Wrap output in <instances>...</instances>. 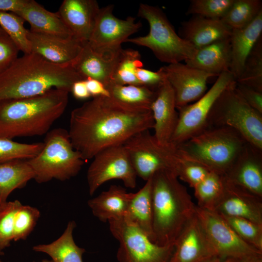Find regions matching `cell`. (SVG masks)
Segmentation results:
<instances>
[{
  "mask_svg": "<svg viewBox=\"0 0 262 262\" xmlns=\"http://www.w3.org/2000/svg\"><path fill=\"white\" fill-rule=\"evenodd\" d=\"M19 49L6 34L0 35V74L18 57Z\"/></svg>",
  "mask_w": 262,
  "mask_h": 262,
  "instance_id": "43",
  "label": "cell"
},
{
  "mask_svg": "<svg viewBox=\"0 0 262 262\" xmlns=\"http://www.w3.org/2000/svg\"><path fill=\"white\" fill-rule=\"evenodd\" d=\"M106 88L110 96L116 100L130 106L150 110L157 94V91L141 85H121L111 82Z\"/></svg>",
  "mask_w": 262,
  "mask_h": 262,
  "instance_id": "31",
  "label": "cell"
},
{
  "mask_svg": "<svg viewBox=\"0 0 262 262\" xmlns=\"http://www.w3.org/2000/svg\"><path fill=\"white\" fill-rule=\"evenodd\" d=\"M236 87L246 103L262 114V92L236 82Z\"/></svg>",
  "mask_w": 262,
  "mask_h": 262,
  "instance_id": "45",
  "label": "cell"
},
{
  "mask_svg": "<svg viewBox=\"0 0 262 262\" xmlns=\"http://www.w3.org/2000/svg\"><path fill=\"white\" fill-rule=\"evenodd\" d=\"M16 15L29 23L32 32L66 38L74 37L57 12L47 10L34 0H27Z\"/></svg>",
  "mask_w": 262,
  "mask_h": 262,
  "instance_id": "25",
  "label": "cell"
},
{
  "mask_svg": "<svg viewBox=\"0 0 262 262\" xmlns=\"http://www.w3.org/2000/svg\"><path fill=\"white\" fill-rule=\"evenodd\" d=\"M197 206L212 210L223 189V176L210 172L194 188Z\"/></svg>",
  "mask_w": 262,
  "mask_h": 262,
  "instance_id": "35",
  "label": "cell"
},
{
  "mask_svg": "<svg viewBox=\"0 0 262 262\" xmlns=\"http://www.w3.org/2000/svg\"><path fill=\"white\" fill-rule=\"evenodd\" d=\"M42 262H53L52 261H49L48 260H44Z\"/></svg>",
  "mask_w": 262,
  "mask_h": 262,
  "instance_id": "52",
  "label": "cell"
},
{
  "mask_svg": "<svg viewBox=\"0 0 262 262\" xmlns=\"http://www.w3.org/2000/svg\"><path fill=\"white\" fill-rule=\"evenodd\" d=\"M174 246L169 262H203L217 256L196 215L181 230Z\"/></svg>",
  "mask_w": 262,
  "mask_h": 262,
  "instance_id": "17",
  "label": "cell"
},
{
  "mask_svg": "<svg viewBox=\"0 0 262 262\" xmlns=\"http://www.w3.org/2000/svg\"><path fill=\"white\" fill-rule=\"evenodd\" d=\"M161 68L174 90L177 110L201 98L206 92L208 79L214 76L181 62Z\"/></svg>",
  "mask_w": 262,
  "mask_h": 262,
  "instance_id": "15",
  "label": "cell"
},
{
  "mask_svg": "<svg viewBox=\"0 0 262 262\" xmlns=\"http://www.w3.org/2000/svg\"><path fill=\"white\" fill-rule=\"evenodd\" d=\"M210 172L202 165L188 160L183 155V159L177 169V174L179 179L186 182L194 188Z\"/></svg>",
  "mask_w": 262,
  "mask_h": 262,
  "instance_id": "42",
  "label": "cell"
},
{
  "mask_svg": "<svg viewBox=\"0 0 262 262\" xmlns=\"http://www.w3.org/2000/svg\"><path fill=\"white\" fill-rule=\"evenodd\" d=\"M137 15L149 24L148 33L126 42L148 48L160 61L168 64L191 59L196 49L176 32L165 13L157 6L139 5Z\"/></svg>",
  "mask_w": 262,
  "mask_h": 262,
  "instance_id": "7",
  "label": "cell"
},
{
  "mask_svg": "<svg viewBox=\"0 0 262 262\" xmlns=\"http://www.w3.org/2000/svg\"><path fill=\"white\" fill-rule=\"evenodd\" d=\"M113 236L119 243V262H169L174 245L160 246L124 217L108 222Z\"/></svg>",
  "mask_w": 262,
  "mask_h": 262,
  "instance_id": "10",
  "label": "cell"
},
{
  "mask_svg": "<svg viewBox=\"0 0 262 262\" xmlns=\"http://www.w3.org/2000/svg\"><path fill=\"white\" fill-rule=\"evenodd\" d=\"M88 91L93 98L98 97H110L109 93L101 82L93 79L85 80Z\"/></svg>",
  "mask_w": 262,
  "mask_h": 262,
  "instance_id": "46",
  "label": "cell"
},
{
  "mask_svg": "<svg viewBox=\"0 0 262 262\" xmlns=\"http://www.w3.org/2000/svg\"><path fill=\"white\" fill-rule=\"evenodd\" d=\"M100 8L96 0H64L57 13L74 37L85 43L91 36Z\"/></svg>",
  "mask_w": 262,
  "mask_h": 262,
  "instance_id": "21",
  "label": "cell"
},
{
  "mask_svg": "<svg viewBox=\"0 0 262 262\" xmlns=\"http://www.w3.org/2000/svg\"><path fill=\"white\" fill-rule=\"evenodd\" d=\"M120 50L116 53L99 52L93 49L87 42L84 43L81 51L72 66L83 80L95 79L101 82L106 87L112 82L113 71Z\"/></svg>",
  "mask_w": 262,
  "mask_h": 262,
  "instance_id": "22",
  "label": "cell"
},
{
  "mask_svg": "<svg viewBox=\"0 0 262 262\" xmlns=\"http://www.w3.org/2000/svg\"><path fill=\"white\" fill-rule=\"evenodd\" d=\"M27 0H0V12L16 14Z\"/></svg>",
  "mask_w": 262,
  "mask_h": 262,
  "instance_id": "47",
  "label": "cell"
},
{
  "mask_svg": "<svg viewBox=\"0 0 262 262\" xmlns=\"http://www.w3.org/2000/svg\"><path fill=\"white\" fill-rule=\"evenodd\" d=\"M25 20L12 13L0 12V27L24 54L31 53Z\"/></svg>",
  "mask_w": 262,
  "mask_h": 262,
  "instance_id": "36",
  "label": "cell"
},
{
  "mask_svg": "<svg viewBox=\"0 0 262 262\" xmlns=\"http://www.w3.org/2000/svg\"><path fill=\"white\" fill-rule=\"evenodd\" d=\"M151 178L152 177L141 189L133 194L124 217L143 231L152 241Z\"/></svg>",
  "mask_w": 262,
  "mask_h": 262,
  "instance_id": "30",
  "label": "cell"
},
{
  "mask_svg": "<svg viewBox=\"0 0 262 262\" xmlns=\"http://www.w3.org/2000/svg\"><path fill=\"white\" fill-rule=\"evenodd\" d=\"M27 36L31 52L59 65L72 66L84 43L74 37L42 34L30 30H28Z\"/></svg>",
  "mask_w": 262,
  "mask_h": 262,
  "instance_id": "19",
  "label": "cell"
},
{
  "mask_svg": "<svg viewBox=\"0 0 262 262\" xmlns=\"http://www.w3.org/2000/svg\"><path fill=\"white\" fill-rule=\"evenodd\" d=\"M231 30L221 19L194 16L181 23L180 36L196 49L230 38Z\"/></svg>",
  "mask_w": 262,
  "mask_h": 262,
  "instance_id": "23",
  "label": "cell"
},
{
  "mask_svg": "<svg viewBox=\"0 0 262 262\" xmlns=\"http://www.w3.org/2000/svg\"><path fill=\"white\" fill-rule=\"evenodd\" d=\"M222 216L243 240L262 252V225L243 218Z\"/></svg>",
  "mask_w": 262,
  "mask_h": 262,
  "instance_id": "38",
  "label": "cell"
},
{
  "mask_svg": "<svg viewBox=\"0 0 262 262\" xmlns=\"http://www.w3.org/2000/svg\"><path fill=\"white\" fill-rule=\"evenodd\" d=\"M262 37V12L248 25L231 30L230 36L231 63L230 72L235 81L241 76L250 53Z\"/></svg>",
  "mask_w": 262,
  "mask_h": 262,
  "instance_id": "24",
  "label": "cell"
},
{
  "mask_svg": "<svg viewBox=\"0 0 262 262\" xmlns=\"http://www.w3.org/2000/svg\"><path fill=\"white\" fill-rule=\"evenodd\" d=\"M21 205L17 200L9 201L0 209V252L3 254L13 241L14 217Z\"/></svg>",
  "mask_w": 262,
  "mask_h": 262,
  "instance_id": "41",
  "label": "cell"
},
{
  "mask_svg": "<svg viewBox=\"0 0 262 262\" xmlns=\"http://www.w3.org/2000/svg\"><path fill=\"white\" fill-rule=\"evenodd\" d=\"M150 110L153 119V134L162 145H168L177 125L179 113L175 93L166 79L157 90Z\"/></svg>",
  "mask_w": 262,
  "mask_h": 262,
  "instance_id": "20",
  "label": "cell"
},
{
  "mask_svg": "<svg viewBox=\"0 0 262 262\" xmlns=\"http://www.w3.org/2000/svg\"><path fill=\"white\" fill-rule=\"evenodd\" d=\"M238 260L233 258H224L218 256H214L203 262H236Z\"/></svg>",
  "mask_w": 262,
  "mask_h": 262,
  "instance_id": "50",
  "label": "cell"
},
{
  "mask_svg": "<svg viewBox=\"0 0 262 262\" xmlns=\"http://www.w3.org/2000/svg\"><path fill=\"white\" fill-rule=\"evenodd\" d=\"M208 127H227L238 132L250 145L262 150V114L250 106L236 87L234 81L213 106Z\"/></svg>",
  "mask_w": 262,
  "mask_h": 262,
  "instance_id": "8",
  "label": "cell"
},
{
  "mask_svg": "<svg viewBox=\"0 0 262 262\" xmlns=\"http://www.w3.org/2000/svg\"><path fill=\"white\" fill-rule=\"evenodd\" d=\"M261 12V0H234L221 20L231 30L240 29L250 24Z\"/></svg>",
  "mask_w": 262,
  "mask_h": 262,
  "instance_id": "33",
  "label": "cell"
},
{
  "mask_svg": "<svg viewBox=\"0 0 262 262\" xmlns=\"http://www.w3.org/2000/svg\"><path fill=\"white\" fill-rule=\"evenodd\" d=\"M43 145V142L22 143L0 136V163L31 159L39 153Z\"/></svg>",
  "mask_w": 262,
  "mask_h": 262,
  "instance_id": "37",
  "label": "cell"
},
{
  "mask_svg": "<svg viewBox=\"0 0 262 262\" xmlns=\"http://www.w3.org/2000/svg\"><path fill=\"white\" fill-rule=\"evenodd\" d=\"M40 216L37 208L21 204L14 217L13 241L26 239L33 230Z\"/></svg>",
  "mask_w": 262,
  "mask_h": 262,
  "instance_id": "40",
  "label": "cell"
},
{
  "mask_svg": "<svg viewBox=\"0 0 262 262\" xmlns=\"http://www.w3.org/2000/svg\"><path fill=\"white\" fill-rule=\"evenodd\" d=\"M236 262H262V254L249 255L238 259Z\"/></svg>",
  "mask_w": 262,
  "mask_h": 262,
  "instance_id": "49",
  "label": "cell"
},
{
  "mask_svg": "<svg viewBox=\"0 0 262 262\" xmlns=\"http://www.w3.org/2000/svg\"><path fill=\"white\" fill-rule=\"evenodd\" d=\"M223 177L222 193L212 210L222 216L243 218L262 225V197Z\"/></svg>",
  "mask_w": 262,
  "mask_h": 262,
  "instance_id": "16",
  "label": "cell"
},
{
  "mask_svg": "<svg viewBox=\"0 0 262 262\" xmlns=\"http://www.w3.org/2000/svg\"><path fill=\"white\" fill-rule=\"evenodd\" d=\"M69 92L53 89L38 96L0 101V136L46 134L65 112Z\"/></svg>",
  "mask_w": 262,
  "mask_h": 262,
  "instance_id": "3",
  "label": "cell"
},
{
  "mask_svg": "<svg viewBox=\"0 0 262 262\" xmlns=\"http://www.w3.org/2000/svg\"><path fill=\"white\" fill-rule=\"evenodd\" d=\"M151 179L152 241L160 246L174 245L195 216L196 205L175 172L161 170Z\"/></svg>",
  "mask_w": 262,
  "mask_h": 262,
  "instance_id": "4",
  "label": "cell"
},
{
  "mask_svg": "<svg viewBox=\"0 0 262 262\" xmlns=\"http://www.w3.org/2000/svg\"><path fill=\"white\" fill-rule=\"evenodd\" d=\"M247 143L231 128L208 127L178 146L187 159L223 176Z\"/></svg>",
  "mask_w": 262,
  "mask_h": 262,
  "instance_id": "5",
  "label": "cell"
},
{
  "mask_svg": "<svg viewBox=\"0 0 262 262\" xmlns=\"http://www.w3.org/2000/svg\"><path fill=\"white\" fill-rule=\"evenodd\" d=\"M3 253H1V252H0V255H3ZM0 262H3L0 260Z\"/></svg>",
  "mask_w": 262,
  "mask_h": 262,
  "instance_id": "53",
  "label": "cell"
},
{
  "mask_svg": "<svg viewBox=\"0 0 262 262\" xmlns=\"http://www.w3.org/2000/svg\"><path fill=\"white\" fill-rule=\"evenodd\" d=\"M133 194L128 193L120 186L112 185L108 190L89 199L88 205L100 221L109 222L125 216Z\"/></svg>",
  "mask_w": 262,
  "mask_h": 262,
  "instance_id": "26",
  "label": "cell"
},
{
  "mask_svg": "<svg viewBox=\"0 0 262 262\" xmlns=\"http://www.w3.org/2000/svg\"><path fill=\"white\" fill-rule=\"evenodd\" d=\"M234 81L230 71L223 72L201 98L179 108L178 121L170 143L178 146L207 128L208 117L214 102Z\"/></svg>",
  "mask_w": 262,
  "mask_h": 262,
  "instance_id": "11",
  "label": "cell"
},
{
  "mask_svg": "<svg viewBox=\"0 0 262 262\" xmlns=\"http://www.w3.org/2000/svg\"><path fill=\"white\" fill-rule=\"evenodd\" d=\"M87 172L90 195L92 196L104 183L121 180L129 188L136 186L137 175L123 145L107 148L93 158Z\"/></svg>",
  "mask_w": 262,
  "mask_h": 262,
  "instance_id": "12",
  "label": "cell"
},
{
  "mask_svg": "<svg viewBox=\"0 0 262 262\" xmlns=\"http://www.w3.org/2000/svg\"><path fill=\"white\" fill-rule=\"evenodd\" d=\"M76 227L75 222L70 221L58 239L49 244L36 245L33 250L48 254L53 262H83L82 257L85 250L75 243L73 233Z\"/></svg>",
  "mask_w": 262,
  "mask_h": 262,
  "instance_id": "28",
  "label": "cell"
},
{
  "mask_svg": "<svg viewBox=\"0 0 262 262\" xmlns=\"http://www.w3.org/2000/svg\"><path fill=\"white\" fill-rule=\"evenodd\" d=\"M223 177L262 197V150L247 143Z\"/></svg>",
  "mask_w": 262,
  "mask_h": 262,
  "instance_id": "18",
  "label": "cell"
},
{
  "mask_svg": "<svg viewBox=\"0 0 262 262\" xmlns=\"http://www.w3.org/2000/svg\"><path fill=\"white\" fill-rule=\"evenodd\" d=\"M143 66L139 51L122 49L117 58L111 82L121 85H140L136 73Z\"/></svg>",
  "mask_w": 262,
  "mask_h": 262,
  "instance_id": "32",
  "label": "cell"
},
{
  "mask_svg": "<svg viewBox=\"0 0 262 262\" xmlns=\"http://www.w3.org/2000/svg\"><path fill=\"white\" fill-rule=\"evenodd\" d=\"M6 34L4 31L0 27V35Z\"/></svg>",
  "mask_w": 262,
  "mask_h": 262,
  "instance_id": "51",
  "label": "cell"
},
{
  "mask_svg": "<svg viewBox=\"0 0 262 262\" xmlns=\"http://www.w3.org/2000/svg\"><path fill=\"white\" fill-rule=\"evenodd\" d=\"M235 81L262 92V37L250 53L241 76Z\"/></svg>",
  "mask_w": 262,
  "mask_h": 262,
  "instance_id": "34",
  "label": "cell"
},
{
  "mask_svg": "<svg viewBox=\"0 0 262 262\" xmlns=\"http://www.w3.org/2000/svg\"><path fill=\"white\" fill-rule=\"evenodd\" d=\"M123 146L137 176L146 181L161 170L172 171L177 174L183 159L178 146L171 143L165 145L160 144L149 130L133 136Z\"/></svg>",
  "mask_w": 262,
  "mask_h": 262,
  "instance_id": "9",
  "label": "cell"
},
{
  "mask_svg": "<svg viewBox=\"0 0 262 262\" xmlns=\"http://www.w3.org/2000/svg\"><path fill=\"white\" fill-rule=\"evenodd\" d=\"M136 77L141 85L156 91L166 79L161 67L157 71H153L143 67L138 69Z\"/></svg>",
  "mask_w": 262,
  "mask_h": 262,
  "instance_id": "44",
  "label": "cell"
},
{
  "mask_svg": "<svg viewBox=\"0 0 262 262\" xmlns=\"http://www.w3.org/2000/svg\"><path fill=\"white\" fill-rule=\"evenodd\" d=\"M43 147L27 162L39 183L53 179L65 181L76 176L85 161L73 147L68 131L55 128L46 134Z\"/></svg>",
  "mask_w": 262,
  "mask_h": 262,
  "instance_id": "6",
  "label": "cell"
},
{
  "mask_svg": "<svg viewBox=\"0 0 262 262\" xmlns=\"http://www.w3.org/2000/svg\"><path fill=\"white\" fill-rule=\"evenodd\" d=\"M82 80L72 66L57 65L33 52L24 54L0 74V101L34 97L53 89L70 92L74 82Z\"/></svg>",
  "mask_w": 262,
  "mask_h": 262,
  "instance_id": "2",
  "label": "cell"
},
{
  "mask_svg": "<svg viewBox=\"0 0 262 262\" xmlns=\"http://www.w3.org/2000/svg\"><path fill=\"white\" fill-rule=\"evenodd\" d=\"M234 1V0H192L186 14L221 19Z\"/></svg>",
  "mask_w": 262,
  "mask_h": 262,
  "instance_id": "39",
  "label": "cell"
},
{
  "mask_svg": "<svg viewBox=\"0 0 262 262\" xmlns=\"http://www.w3.org/2000/svg\"><path fill=\"white\" fill-rule=\"evenodd\" d=\"M70 92L78 99H84L89 98L91 95L87 87L85 80H79L72 84Z\"/></svg>",
  "mask_w": 262,
  "mask_h": 262,
  "instance_id": "48",
  "label": "cell"
},
{
  "mask_svg": "<svg viewBox=\"0 0 262 262\" xmlns=\"http://www.w3.org/2000/svg\"><path fill=\"white\" fill-rule=\"evenodd\" d=\"M229 38L217 41L197 49L194 56L184 61L185 63L214 76L230 71L231 48Z\"/></svg>",
  "mask_w": 262,
  "mask_h": 262,
  "instance_id": "27",
  "label": "cell"
},
{
  "mask_svg": "<svg viewBox=\"0 0 262 262\" xmlns=\"http://www.w3.org/2000/svg\"><path fill=\"white\" fill-rule=\"evenodd\" d=\"M195 215L217 256L240 259L262 254V252L243 240L220 214L196 205Z\"/></svg>",
  "mask_w": 262,
  "mask_h": 262,
  "instance_id": "13",
  "label": "cell"
},
{
  "mask_svg": "<svg viewBox=\"0 0 262 262\" xmlns=\"http://www.w3.org/2000/svg\"><path fill=\"white\" fill-rule=\"evenodd\" d=\"M34 177L27 160H16L0 163V209L8 202V197L13 191L24 187Z\"/></svg>",
  "mask_w": 262,
  "mask_h": 262,
  "instance_id": "29",
  "label": "cell"
},
{
  "mask_svg": "<svg viewBox=\"0 0 262 262\" xmlns=\"http://www.w3.org/2000/svg\"><path fill=\"white\" fill-rule=\"evenodd\" d=\"M153 125L150 109L130 106L110 96L98 97L71 111L67 131L73 147L85 161L103 149L123 145Z\"/></svg>",
  "mask_w": 262,
  "mask_h": 262,
  "instance_id": "1",
  "label": "cell"
},
{
  "mask_svg": "<svg viewBox=\"0 0 262 262\" xmlns=\"http://www.w3.org/2000/svg\"><path fill=\"white\" fill-rule=\"evenodd\" d=\"M114 5L100 8L91 36L87 42L94 50L101 53H116L122 49V43L142 27L136 18L128 16L120 19L113 14Z\"/></svg>",
  "mask_w": 262,
  "mask_h": 262,
  "instance_id": "14",
  "label": "cell"
}]
</instances>
